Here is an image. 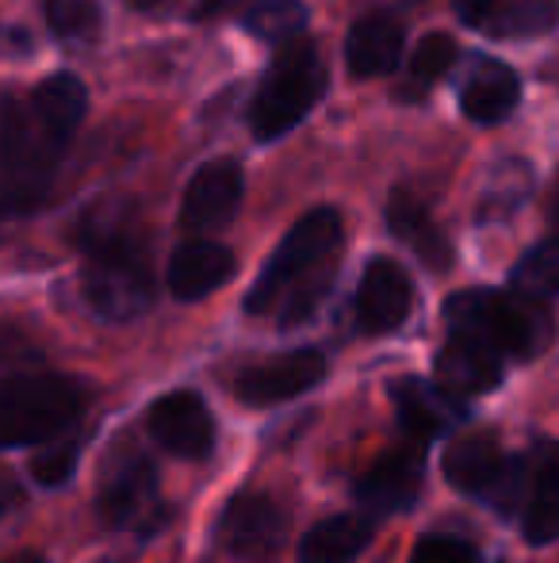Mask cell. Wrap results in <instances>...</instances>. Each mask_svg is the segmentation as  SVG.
I'll list each match as a JSON object with an SVG mask.
<instances>
[{"instance_id": "cell-1", "label": "cell", "mask_w": 559, "mask_h": 563, "mask_svg": "<svg viewBox=\"0 0 559 563\" xmlns=\"http://www.w3.org/2000/svg\"><path fill=\"white\" fill-rule=\"evenodd\" d=\"M85 108H89V92L74 74L46 77L27 100L8 104L4 126H0V162L20 203L43 196L62 150L81 126Z\"/></svg>"}, {"instance_id": "cell-2", "label": "cell", "mask_w": 559, "mask_h": 563, "mask_svg": "<svg viewBox=\"0 0 559 563\" xmlns=\"http://www.w3.org/2000/svg\"><path fill=\"white\" fill-rule=\"evenodd\" d=\"M81 242L89 261L81 268L85 303L104 322H131L154 303V276L131 211L97 208L85 219Z\"/></svg>"}, {"instance_id": "cell-3", "label": "cell", "mask_w": 559, "mask_h": 563, "mask_svg": "<svg viewBox=\"0 0 559 563\" xmlns=\"http://www.w3.org/2000/svg\"><path fill=\"white\" fill-rule=\"evenodd\" d=\"M342 245V216L334 208H314L288 230L277 245L265 273L246 296L249 314H272L283 307V322H299L314 311V303L326 291L329 261Z\"/></svg>"}, {"instance_id": "cell-4", "label": "cell", "mask_w": 559, "mask_h": 563, "mask_svg": "<svg viewBox=\"0 0 559 563\" xmlns=\"http://www.w3.org/2000/svg\"><path fill=\"white\" fill-rule=\"evenodd\" d=\"M445 319L452 334L476 338L499 356H514V361H533L556 338V322L545 303L483 288L456 291L445 303Z\"/></svg>"}, {"instance_id": "cell-5", "label": "cell", "mask_w": 559, "mask_h": 563, "mask_svg": "<svg viewBox=\"0 0 559 563\" xmlns=\"http://www.w3.org/2000/svg\"><path fill=\"white\" fill-rule=\"evenodd\" d=\"M85 399H89V391L74 376L38 372V376L8 379L0 387V449L58 438L66 426L77 422Z\"/></svg>"}, {"instance_id": "cell-6", "label": "cell", "mask_w": 559, "mask_h": 563, "mask_svg": "<svg viewBox=\"0 0 559 563\" xmlns=\"http://www.w3.org/2000/svg\"><path fill=\"white\" fill-rule=\"evenodd\" d=\"M326 66H322L314 43H291L283 46V54H277V62L265 74L261 89L254 97V134L261 142H272L280 134H288L291 126H299L306 119L314 104L326 92Z\"/></svg>"}, {"instance_id": "cell-7", "label": "cell", "mask_w": 559, "mask_h": 563, "mask_svg": "<svg viewBox=\"0 0 559 563\" xmlns=\"http://www.w3.org/2000/svg\"><path fill=\"white\" fill-rule=\"evenodd\" d=\"M219 529H223V544L231 556L261 563L277 556L288 541V510L269 495H234Z\"/></svg>"}, {"instance_id": "cell-8", "label": "cell", "mask_w": 559, "mask_h": 563, "mask_svg": "<svg viewBox=\"0 0 559 563\" xmlns=\"http://www.w3.org/2000/svg\"><path fill=\"white\" fill-rule=\"evenodd\" d=\"M149 438L165 445L172 456L185 460H208L215 452V418L208 402L195 391H172L149 407Z\"/></svg>"}, {"instance_id": "cell-9", "label": "cell", "mask_w": 559, "mask_h": 563, "mask_svg": "<svg viewBox=\"0 0 559 563\" xmlns=\"http://www.w3.org/2000/svg\"><path fill=\"white\" fill-rule=\"evenodd\" d=\"M242 192H246V177L234 157H215V162L200 165L195 177L185 188V203H180V223L188 230H219L226 227L242 208Z\"/></svg>"}, {"instance_id": "cell-10", "label": "cell", "mask_w": 559, "mask_h": 563, "mask_svg": "<svg viewBox=\"0 0 559 563\" xmlns=\"http://www.w3.org/2000/svg\"><path fill=\"white\" fill-rule=\"evenodd\" d=\"M322 376H326V356L318 349H291V353L269 356V361L246 368L234 391L246 407H272V402L311 391Z\"/></svg>"}, {"instance_id": "cell-11", "label": "cell", "mask_w": 559, "mask_h": 563, "mask_svg": "<svg viewBox=\"0 0 559 563\" xmlns=\"http://www.w3.org/2000/svg\"><path fill=\"white\" fill-rule=\"evenodd\" d=\"M414 307V284L403 265L391 257H376L365 268L357 288V319L368 334H391L406 322Z\"/></svg>"}, {"instance_id": "cell-12", "label": "cell", "mask_w": 559, "mask_h": 563, "mask_svg": "<svg viewBox=\"0 0 559 563\" xmlns=\"http://www.w3.org/2000/svg\"><path fill=\"white\" fill-rule=\"evenodd\" d=\"M154 503H157V472H154V460H146L142 452H127L120 464H112L104 472L100 503H97L104 526L123 529V526H135V521H146Z\"/></svg>"}, {"instance_id": "cell-13", "label": "cell", "mask_w": 559, "mask_h": 563, "mask_svg": "<svg viewBox=\"0 0 559 563\" xmlns=\"http://www.w3.org/2000/svg\"><path fill=\"white\" fill-rule=\"evenodd\" d=\"M391 399L399 407V422L411 438L418 441H433L440 433L456 430L463 422V402L456 395H448L440 384H425L418 376H406L391 387Z\"/></svg>"}, {"instance_id": "cell-14", "label": "cell", "mask_w": 559, "mask_h": 563, "mask_svg": "<svg viewBox=\"0 0 559 563\" xmlns=\"http://www.w3.org/2000/svg\"><path fill=\"white\" fill-rule=\"evenodd\" d=\"M437 384L445 387L456 399H468V395H487L502 384V356L491 345L476 338L452 334L448 345L437 353Z\"/></svg>"}, {"instance_id": "cell-15", "label": "cell", "mask_w": 559, "mask_h": 563, "mask_svg": "<svg viewBox=\"0 0 559 563\" xmlns=\"http://www.w3.org/2000/svg\"><path fill=\"white\" fill-rule=\"evenodd\" d=\"M522 100V81L506 62L476 58L460 81V108L471 123H502Z\"/></svg>"}, {"instance_id": "cell-16", "label": "cell", "mask_w": 559, "mask_h": 563, "mask_svg": "<svg viewBox=\"0 0 559 563\" xmlns=\"http://www.w3.org/2000/svg\"><path fill=\"white\" fill-rule=\"evenodd\" d=\"M403 58V23L391 12H368L353 23L345 43V66L353 77H383Z\"/></svg>"}, {"instance_id": "cell-17", "label": "cell", "mask_w": 559, "mask_h": 563, "mask_svg": "<svg viewBox=\"0 0 559 563\" xmlns=\"http://www.w3.org/2000/svg\"><path fill=\"white\" fill-rule=\"evenodd\" d=\"M234 276V253L219 242H185L169 261V291L185 303L219 291Z\"/></svg>"}, {"instance_id": "cell-18", "label": "cell", "mask_w": 559, "mask_h": 563, "mask_svg": "<svg viewBox=\"0 0 559 563\" xmlns=\"http://www.w3.org/2000/svg\"><path fill=\"white\" fill-rule=\"evenodd\" d=\"M422 490V460L418 452H391L380 464L365 472L357 483V498L372 514H399L411 510L414 498Z\"/></svg>"}, {"instance_id": "cell-19", "label": "cell", "mask_w": 559, "mask_h": 563, "mask_svg": "<svg viewBox=\"0 0 559 563\" xmlns=\"http://www.w3.org/2000/svg\"><path fill=\"white\" fill-rule=\"evenodd\" d=\"M506 475V456L491 433H463L445 449V479L463 495H494Z\"/></svg>"}, {"instance_id": "cell-20", "label": "cell", "mask_w": 559, "mask_h": 563, "mask_svg": "<svg viewBox=\"0 0 559 563\" xmlns=\"http://www.w3.org/2000/svg\"><path fill=\"white\" fill-rule=\"evenodd\" d=\"M388 223H391V230H395V234L403 238V242L411 245V250L418 253V257H422L429 268L445 273V268L452 265V245H448V238L440 234V227L429 219L425 203H422V200H414V196L406 192V188L391 192Z\"/></svg>"}, {"instance_id": "cell-21", "label": "cell", "mask_w": 559, "mask_h": 563, "mask_svg": "<svg viewBox=\"0 0 559 563\" xmlns=\"http://www.w3.org/2000/svg\"><path fill=\"white\" fill-rule=\"evenodd\" d=\"M372 541V526L368 518H357V514H337V518H326L303 537L299 544V563H349L357 552L368 549Z\"/></svg>"}, {"instance_id": "cell-22", "label": "cell", "mask_w": 559, "mask_h": 563, "mask_svg": "<svg viewBox=\"0 0 559 563\" xmlns=\"http://www.w3.org/2000/svg\"><path fill=\"white\" fill-rule=\"evenodd\" d=\"M559 23V0H502L479 31L491 38H540Z\"/></svg>"}, {"instance_id": "cell-23", "label": "cell", "mask_w": 559, "mask_h": 563, "mask_svg": "<svg viewBox=\"0 0 559 563\" xmlns=\"http://www.w3.org/2000/svg\"><path fill=\"white\" fill-rule=\"evenodd\" d=\"M510 284H514V296L533 299V303L556 299L559 296V238H548V242L533 245L514 265Z\"/></svg>"}, {"instance_id": "cell-24", "label": "cell", "mask_w": 559, "mask_h": 563, "mask_svg": "<svg viewBox=\"0 0 559 563\" xmlns=\"http://www.w3.org/2000/svg\"><path fill=\"white\" fill-rule=\"evenodd\" d=\"M306 15L303 0H257L246 12V31L261 43L291 46L306 31Z\"/></svg>"}, {"instance_id": "cell-25", "label": "cell", "mask_w": 559, "mask_h": 563, "mask_svg": "<svg viewBox=\"0 0 559 563\" xmlns=\"http://www.w3.org/2000/svg\"><path fill=\"white\" fill-rule=\"evenodd\" d=\"M100 0H46V23L66 46H89L100 35Z\"/></svg>"}, {"instance_id": "cell-26", "label": "cell", "mask_w": 559, "mask_h": 563, "mask_svg": "<svg viewBox=\"0 0 559 563\" xmlns=\"http://www.w3.org/2000/svg\"><path fill=\"white\" fill-rule=\"evenodd\" d=\"M533 188V173L529 165L522 162H506L494 169L491 185H487V196H483V216H510L514 208H522L525 196Z\"/></svg>"}, {"instance_id": "cell-27", "label": "cell", "mask_w": 559, "mask_h": 563, "mask_svg": "<svg viewBox=\"0 0 559 563\" xmlns=\"http://www.w3.org/2000/svg\"><path fill=\"white\" fill-rule=\"evenodd\" d=\"M456 54L460 51H456V43L448 35H425L418 43V51L411 54V77H406V85L425 92L437 77H445L448 69H452Z\"/></svg>"}, {"instance_id": "cell-28", "label": "cell", "mask_w": 559, "mask_h": 563, "mask_svg": "<svg viewBox=\"0 0 559 563\" xmlns=\"http://www.w3.org/2000/svg\"><path fill=\"white\" fill-rule=\"evenodd\" d=\"M525 475L533 479V498H559V441H540L525 456Z\"/></svg>"}, {"instance_id": "cell-29", "label": "cell", "mask_w": 559, "mask_h": 563, "mask_svg": "<svg viewBox=\"0 0 559 563\" xmlns=\"http://www.w3.org/2000/svg\"><path fill=\"white\" fill-rule=\"evenodd\" d=\"M77 467V445L74 441H51L43 452H35L31 460V475H35L43 487H58L74 475Z\"/></svg>"}, {"instance_id": "cell-30", "label": "cell", "mask_w": 559, "mask_h": 563, "mask_svg": "<svg viewBox=\"0 0 559 563\" xmlns=\"http://www.w3.org/2000/svg\"><path fill=\"white\" fill-rule=\"evenodd\" d=\"M411 563H479V552L456 537H422Z\"/></svg>"}, {"instance_id": "cell-31", "label": "cell", "mask_w": 559, "mask_h": 563, "mask_svg": "<svg viewBox=\"0 0 559 563\" xmlns=\"http://www.w3.org/2000/svg\"><path fill=\"white\" fill-rule=\"evenodd\" d=\"M525 541L552 544L559 541V498H533L525 510Z\"/></svg>"}, {"instance_id": "cell-32", "label": "cell", "mask_w": 559, "mask_h": 563, "mask_svg": "<svg viewBox=\"0 0 559 563\" xmlns=\"http://www.w3.org/2000/svg\"><path fill=\"white\" fill-rule=\"evenodd\" d=\"M31 51V35L23 27H12V23H0V54L4 58H23Z\"/></svg>"}, {"instance_id": "cell-33", "label": "cell", "mask_w": 559, "mask_h": 563, "mask_svg": "<svg viewBox=\"0 0 559 563\" xmlns=\"http://www.w3.org/2000/svg\"><path fill=\"white\" fill-rule=\"evenodd\" d=\"M499 4L502 0H456V15H460L468 27H483L487 15H491Z\"/></svg>"}, {"instance_id": "cell-34", "label": "cell", "mask_w": 559, "mask_h": 563, "mask_svg": "<svg viewBox=\"0 0 559 563\" xmlns=\"http://www.w3.org/2000/svg\"><path fill=\"white\" fill-rule=\"evenodd\" d=\"M15 503H20V483H15L4 467H0V514H8Z\"/></svg>"}, {"instance_id": "cell-35", "label": "cell", "mask_w": 559, "mask_h": 563, "mask_svg": "<svg viewBox=\"0 0 559 563\" xmlns=\"http://www.w3.org/2000/svg\"><path fill=\"white\" fill-rule=\"evenodd\" d=\"M8 563H51V560H43L38 552H20V556H12Z\"/></svg>"}, {"instance_id": "cell-36", "label": "cell", "mask_w": 559, "mask_h": 563, "mask_svg": "<svg viewBox=\"0 0 559 563\" xmlns=\"http://www.w3.org/2000/svg\"><path fill=\"white\" fill-rule=\"evenodd\" d=\"M552 216L559 219V180H556V196H552Z\"/></svg>"}]
</instances>
